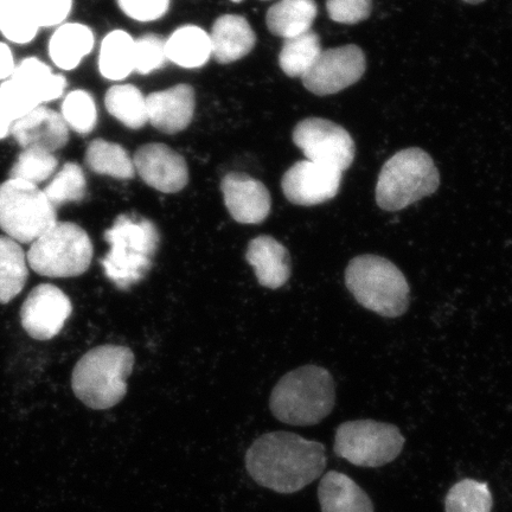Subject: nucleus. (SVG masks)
I'll return each mask as SVG.
<instances>
[{"label": "nucleus", "instance_id": "9", "mask_svg": "<svg viewBox=\"0 0 512 512\" xmlns=\"http://www.w3.org/2000/svg\"><path fill=\"white\" fill-rule=\"evenodd\" d=\"M405 446L398 427L374 420L344 422L337 428L335 453L361 467H380L394 462Z\"/></svg>", "mask_w": 512, "mask_h": 512}, {"label": "nucleus", "instance_id": "13", "mask_svg": "<svg viewBox=\"0 0 512 512\" xmlns=\"http://www.w3.org/2000/svg\"><path fill=\"white\" fill-rule=\"evenodd\" d=\"M342 177V171L306 159L287 170L281 188L296 206H318L337 196Z\"/></svg>", "mask_w": 512, "mask_h": 512}, {"label": "nucleus", "instance_id": "32", "mask_svg": "<svg viewBox=\"0 0 512 512\" xmlns=\"http://www.w3.org/2000/svg\"><path fill=\"white\" fill-rule=\"evenodd\" d=\"M446 512H491L492 495L488 484L475 479L460 480L445 499Z\"/></svg>", "mask_w": 512, "mask_h": 512}, {"label": "nucleus", "instance_id": "29", "mask_svg": "<svg viewBox=\"0 0 512 512\" xmlns=\"http://www.w3.org/2000/svg\"><path fill=\"white\" fill-rule=\"evenodd\" d=\"M322 44L316 32L309 31L285 40L280 51L279 64L290 78H304L322 54Z\"/></svg>", "mask_w": 512, "mask_h": 512}, {"label": "nucleus", "instance_id": "16", "mask_svg": "<svg viewBox=\"0 0 512 512\" xmlns=\"http://www.w3.org/2000/svg\"><path fill=\"white\" fill-rule=\"evenodd\" d=\"M12 137L22 149L55 153L66 146L69 128L59 112L46 105L38 106L12 126Z\"/></svg>", "mask_w": 512, "mask_h": 512}, {"label": "nucleus", "instance_id": "38", "mask_svg": "<svg viewBox=\"0 0 512 512\" xmlns=\"http://www.w3.org/2000/svg\"><path fill=\"white\" fill-rule=\"evenodd\" d=\"M373 0H326V10L336 23L354 25L366 21L371 14Z\"/></svg>", "mask_w": 512, "mask_h": 512}, {"label": "nucleus", "instance_id": "41", "mask_svg": "<svg viewBox=\"0 0 512 512\" xmlns=\"http://www.w3.org/2000/svg\"><path fill=\"white\" fill-rule=\"evenodd\" d=\"M12 126H14V121L10 120L5 114L0 112V140H4L10 136Z\"/></svg>", "mask_w": 512, "mask_h": 512}, {"label": "nucleus", "instance_id": "42", "mask_svg": "<svg viewBox=\"0 0 512 512\" xmlns=\"http://www.w3.org/2000/svg\"><path fill=\"white\" fill-rule=\"evenodd\" d=\"M463 2H465L467 4L477 5V4L485 2V0H463Z\"/></svg>", "mask_w": 512, "mask_h": 512}, {"label": "nucleus", "instance_id": "8", "mask_svg": "<svg viewBox=\"0 0 512 512\" xmlns=\"http://www.w3.org/2000/svg\"><path fill=\"white\" fill-rule=\"evenodd\" d=\"M56 222V209L38 185L14 178L0 184V228L10 239L32 243Z\"/></svg>", "mask_w": 512, "mask_h": 512}, {"label": "nucleus", "instance_id": "30", "mask_svg": "<svg viewBox=\"0 0 512 512\" xmlns=\"http://www.w3.org/2000/svg\"><path fill=\"white\" fill-rule=\"evenodd\" d=\"M43 191L55 209L64 204L81 202L87 191L85 172L79 164L66 163Z\"/></svg>", "mask_w": 512, "mask_h": 512}, {"label": "nucleus", "instance_id": "39", "mask_svg": "<svg viewBox=\"0 0 512 512\" xmlns=\"http://www.w3.org/2000/svg\"><path fill=\"white\" fill-rule=\"evenodd\" d=\"M124 14L138 22H152L169 10L170 0H118Z\"/></svg>", "mask_w": 512, "mask_h": 512}, {"label": "nucleus", "instance_id": "37", "mask_svg": "<svg viewBox=\"0 0 512 512\" xmlns=\"http://www.w3.org/2000/svg\"><path fill=\"white\" fill-rule=\"evenodd\" d=\"M40 29L57 28L66 22L73 0H21Z\"/></svg>", "mask_w": 512, "mask_h": 512}, {"label": "nucleus", "instance_id": "4", "mask_svg": "<svg viewBox=\"0 0 512 512\" xmlns=\"http://www.w3.org/2000/svg\"><path fill=\"white\" fill-rule=\"evenodd\" d=\"M133 366V352L126 347L102 345L88 351L73 371L76 398L98 411L117 406L125 398Z\"/></svg>", "mask_w": 512, "mask_h": 512}, {"label": "nucleus", "instance_id": "33", "mask_svg": "<svg viewBox=\"0 0 512 512\" xmlns=\"http://www.w3.org/2000/svg\"><path fill=\"white\" fill-rule=\"evenodd\" d=\"M59 159L54 153L38 149H23L10 170V178L38 185L56 174Z\"/></svg>", "mask_w": 512, "mask_h": 512}, {"label": "nucleus", "instance_id": "19", "mask_svg": "<svg viewBox=\"0 0 512 512\" xmlns=\"http://www.w3.org/2000/svg\"><path fill=\"white\" fill-rule=\"evenodd\" d=\"M256 36L246 18L226 15L216 19L211 30V55L222 64L239 61L253 50Z\"/></svg>", "mask_w": 512, "mask_h": 512}, {"label": "nucleus", "instance_id": "12", "mask_svg": "<svg viewBox=\"0 0 512 512\" xmlns=\"http://www.w3.org/2000/svg\"><path fill=\"white\" fill-rule=\"evenodd\" d=\"M72 312V302L66 293L54 285L42 284L24 300L21 322L30 337L49 341L60 334Z\"/></svg>", "mask_w": 512, "mask_h": 512}, {"label": "nucleus", "instance_id": "23", "mask_svg": "<svg viewBox=\"0 0 512 512\" xmlns=\"http://www.w3.org/2000/svg\"><path fill=\"white\" fill-rule=\"evenodd\" d=\"M317 14L315 0H280L267 12V27L273 35L288 40L311 31Z\"/></svg>", "mask_w": 512, "mask_h": 512}, {"label": "nucleus", "instance_id": "43", "mask_svg": "<svg viewBox=\"0 0 512 512\" xmlns=\"http://www.w3.org/2000/svg\"><path fill=\"white\" fill-rule=\"evenodd\" d=\"M233 2L239 3V2H241V0H233Z\"/></svg>", "mask_w": 512, "mask_h": 512}, {"label": "nucleus", "instance_id": "20", "mask_svg": "<svg viewBox=\"0 0 512 512\" xmlns=\"http://www.w3.org/2000/svg\"><path fill=\"white\" fill-rule=\"evenodd\" d=\"M318 498L322 512H374L366 491L341 472L330 471L324 475Z\"/></svg>", "mask_w": 512, "mask_h": 512}, {"label": "nucleus", "instance_id": "36", "mask_svg": "<svg viewBox=\"0 0 512 512\" xmlns=\"http://www.w3.org/2000/svg\"><path fill=\"white\" fill-rule=\"evenodd\" d=\"M166 41L155 34H147L134 42V72L147 75L162 68L168 57Z\"/></svg>", "mask_w": 512, "mask_h": 512}, {"label": "nucleus", "instance_id": "25", "mask_svg": "<svg viewBox=\"0 0 512 512\" xmlns=\"http://www.w3.org/2000/svg\"><path fill=\"white\" fill-rule=\"evenodd\" d=\"M28 275L23 248L9 236H0V304L10 303L23 291Z\"/></svg>", "mask_w": 512, "mask_h": 512}, {"label": "nucleus", "instance_id": "14", "mask_svg": "<svg viewBox=\"0 0 512 512\" xmlns=\"http://www.w3.org/2000/svg\"><path fill=\"white\" fill-rule=\"evenodd\" d=\"M134 169L149 187L165 194L183 190L189 182L185 159L164 144H146L136 152Z\"/></svg>", "mask_w": 512, "mask_h": 512}, {"label": "nucleus", "instance_id": "7", "mask_svg": "<svg viewBox=\"0 0 512 512\" xmlns=\"http://www.w3.org/2000/svg\"><path fill=\"white\" fill-rule=\"evenodd\" d=\"M93 243L78 224L57 221L31 243L27 260L32 271L48 278H73L86 273Z\"/></svg>", "mask_w": 512, "mask_h": 512}, {"label": "nucleus", "instance_id": "18", "mask_svg": "<svg viewBox=\"0 0 512 512\" xmlns=\"http://www.w3.org/2000/svg\"><path fill=\"white\" fill-rule=\"evenodd\" d=\"M246 259L261 286L277 290L291 277L290 253L272 236L261 235L249 242Z\"/></svg>", "mask_w": 512, "mask_h": 512}, {"label": "nucleus", "instance_id": "24", "mask_svg": "<svg viewBox=\"0 0 512 512\" xmlns=\"http://www.w3.org/2000/svg\"><path fill=\"white\" fill-rule=\"evenodd\" d=\"M166 57L179 67L204 66L211 56L210 36L201 28L187 25L177 29L165 44Z\"/></svg>", "mask_w": 512, "mask_h": 512}, {"label": "nucleus", "instance_id": "15", "mask_svg": "<svg viewBox=\"0 0 512 512\" xmlns=\"http://www.w3.org/2000/svg\"><path fill=\"white\" fill-rule=\"evenodd\" d=\"M224 203L236 222L259 224L271 213L270 191L258 179L232 172L222 179Z\"/></svg>", "mask_w": 512, "mask_h": 512}, {"label": "nucleus", "instance_id": "11", "mask_svg": "<svg viewBox=\"0 0 512 512\" xmlns=\"http://www.w3.org/2000/svg\"><path fill=\"white\" fill-rule=\"evenodd\" d=\"M367 69L366 55L355 44L324 50L303 78L307 91L325 96L355 85Z\"/></svg>", "mask_w": 512, "mask_h": 512}, {"label": "nucleus", "instance_id": "3", "mask_svg": "<svg viewBox=\"0 0 512 512\" xmlns=\"http://www.w3.org/2000/svg\"><path fill=\"white\" fill-rule=\"evenodd\" d=\"M335 382L328 370L305 366L291 371L274 387L270 408L284 424L313 426L334 411Z\"/></svg>", "mask_w": 512, "mask_h": 512}, {"label": "nucleus", "instance_id": "35", "mask_svg": "<svg viewBox=\"0 0 512 512\" xmlns=\"http://www.w3.org/2000/svg\"><path fill=\"white\" fill-rule=\"evenodd\" d=\"M38 106V102L14 79L0 82V112L16 123Z\"/></svg>", "mask_w": 512, "mask_h": 512}, {"label": "nucleus", "instance_id": "21", "mask_svg": "<svg viewBox=\"0 0 512 512\" xmlns=\"http://www.w3.org/2000/svg\"><path fill=\"white\" fill-rule=\"evenodd\" d=\"M94 43L93 31L87 25L63 23L50 37L48 54L57 68L68 72L78 68L82 60L92 53Z\"/></svg>", "mask_w": 512, "mask_h": 512}, {"label": "nucleus", "instance_id": "10", "mask_svg": "<svg viewBox=\"0 0 512 512\" xmlns=\"http://www.w3.org/2000/svg\"><path fill=\"white\" fill-rule=\"evenodd\" d=\"M293 142L307 160L344 172L354 163V139L344 127L328 119L307 118L294 128Z\"/></svg>", "mask_w": 512, "mask_h": 512}, {"label": "nucleus", "instance_id": "6", "mask_svg": "<svg viewBox=\"0 0 512 512\" xmlns=\"http://www.w3.org/2000/svg\"><path fill=\"white\" fill-rule=\"evenodd\" d=\"M440 175L433 159L418 147L402 150L388 160L376 185V203L386 211L412 206L438 190Z\"/></svg>", "mask_w": 512, "mask_h": 512}, {"label": "nucleus", "instance_id": "27", "mask_svg": "<svg viewBox=\"0 0 512 512\" xmlns=\"http://www.w3.org/2000/svg\"><path fill=\"white\" fill-rule=\"evenodd\" d=\"M86 163L98 175L131 179L136 174L133 160L124 147L105 139H95L89 144Z\"/></svg>", "mask_w": 512, "mask_h": 512}, {"label": "nucleus", "instance_id": "1", "mask_svg": "<svg viewBox=\"0 0 512 512\" xmlns=\"http://www.w3.org/2000/svg\"><path fill=\"white\" fill-rule=\"evenodd\" d=\"M245 460L256 484L285 495L315 482L326 467L325 446L291 432L261 435L248 448Z\"/></svg>", "mask_w": 512, "mask_h": 512}, {"label": "nucleus", "instance_id": "17", "mask_svg": "<svg viewBox=\"0 0 512 512\" xmlns=\"http://www.w3.org/2000/svg\"><path fill=\"white\" fill-rule=\"evenodd\" d=\"M146 105L150 123L159 131L175 134L184 131L194 117L195 91L189 85H177L150 94Z\"/></svg>", "mask_w": 512, "mask_h": 512}, {"label": "nucleus", "instance_id": "34", "mask_svg": "<svg viewBox=\"0 0 512 512\" xmlns=\"http://www.w3.org/2000/svg\"><path fill=\"white\" fill-rule=\"evenodd\" d=\"M60 114L68 128L81 136L91 133L98 121V110L93 96L82 89H76L64 96Z\"/></svg>", "mask_w": 512, "mask_h": 512}, {"label": "nucleus", "instance_id": "40", "mask_svg": "<svg viewBox=\"0 0 512 512\" xmlns=\"http://www.w3.org/2000/svg\"><path fill=\"white\" fill-rule=\"evenodd\" d=\"M17 64L14 53L8 44L0 42V82L9 80L14 75Z\"/></svg>", "mask_w": 512, "mask_h": 512}, {"label": "nucleus", "instance_id": "22", "mask_svg": "<svg viewBox=\"0 0 512 512\" xmlns=\"http://www.w3.org/2000/svg\"><path fill=\"white\" fill-rule=\"evenodd\" d=\"M11 78L40 105L60 99L67 87V80L62 75L54 73L46 62L34 56L19 62Z\"/></svg>", "mask_w": 512, "mask_h": 512}, {"label": "nucleus", "instance_id": "31", "mask_svg": "<svg viewBox=\"0 0 512 512\" xmlns=\"http://www.w3.org/2000/svg\"><path fill=\"white\" fill-rule=\"evenodd\" d=\"M40 30L21 0H0V34L6 40L23 46L34 41Z\"/></svg>", "mask_w": 512, "mask_h": 512}, {"label": "nucleus", "instance_id": "28", "mask_svg": "<svg viewBox=\"0 0 512 512\" xmlns=\"http://www.w3.org/2000/svg\"><path fill=\"white\" fill-rule=\"evenodd\" d=\"M107 111L121 124L139 130L149 121L146 98L132 85L113 86L105 98Z\"/></svg>", "mask_w": 512, "mask_h": 512}, {"label": "nucleus", "instance_id": "2", "mask_svg": "<svg viewBox=\"0 0 512 512\" xmlns=\"http://www.w3.org/2000/svg\"><path fill=\"white\" fill-rule=\"evenodd\" d=\"M110 252L101 260L106 277L119 288L128 290L142 281L152 267L160 234L156 224L144 217L120 215L106 230Z\"/></svg>", "mask_w": 512, "mask_h": 512}, {"label": "nucleus", "instance_id": "26", "mask_svg": "<svg viewBox=\"0 0 512 512\" xmlns=\"http://www.w3.org/2000/svg\"><path fill=\"white\" fill-rule=\"evenodd\" d=\"M134 41L123 30L110 32L101 43L99 69L105 79L120 81L134 72Z\"/></svg>", "mask_w": 512, "mask_h": 512}, {"label": "nucleus", "instance_id": "5", "mask_svg": "<svg viewBox=\"0 0 512 512\" xmlns=\"http://www.w3.org/2000/svg\"><path fill=\"white\" fill-rule=\"evenodd\" d=\"M345 285L358 304L382 317H400L408 309L409 285L392 261L360 255L345 270Z\"/></svg>", "mask_w": 512, "mask_h": 512}]
</instances>
